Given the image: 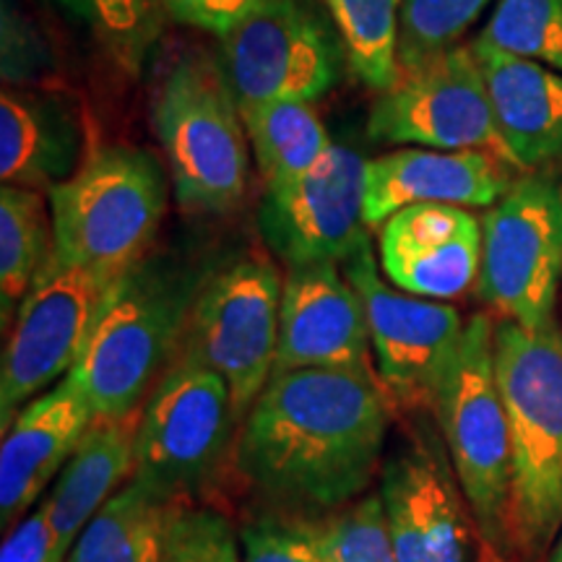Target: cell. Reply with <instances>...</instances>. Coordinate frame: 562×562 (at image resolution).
Instances as JSON below:
<instances>
[{
  "label": "cell",
  "mask_w": 562,
  "mask_h": 562,
  "mask_svg": "<svg viewBox=\"0 0 562 562\" xmlns=\"http://www.w3.org/2000/svg\"><path fill=\"white\" fill-rule=\"evenodd\" d=\"M389 404L378 372H273L243 419L237 472L277 510L307 518L339 510L381 469Z\"/></svg>",
  "instance_id": "1"
},
{
  "label": "cell",
  "mask_w": 562,
  "mask_h": 562,
  "mask_svg": "<svg viewBox=\"0 0 562 562\" xmlns=\"http://www.w3.org/2000/svg\"><path fill=\"white\" fill-rule=\"evenodd\" d=\"M209 273L180 258L146 256L115 279L79 362L68 372L87 393L94 417H128L144 409L180 355Z\"/></svg>",
  "instance_id": "2"
},
{
  "label": "cell",
  "mask_w": 562,
  "mask_h": 562,
  "mask_svg": "<svg viewBox=\"0 0 562 562\" xmlns=\"http://www.w3.org/2000/svg\"><path fill=\"white\" fill-rule=\"evenodd\" d=\"M495 372L510 425L508 552L539 562L562 529V328L501 318Z\"/></svg>",
  "instance_id": "3"
},
{
  "label": "cell",
  "mask_w": 562,
  "mask_h": 562,
  "mask_svg": "<svg viewBox=\"0 0 562 562\" xmlns=\"http://www.w3.org/2000/svg\"><path fill=\"white\" fill-rule=\"evenodd\" d=\"M47 199L55 261L117 279L149 256L167 209V172L151 151L110 144Z\"/></svg>",
  "instance_id": "4"
},
{
  "label": "cell",
  "mask_w": 562,
  "mask_h": 562,
  "mask_svg": "<svg viewBox=\"0 0 562 562\" xmlns=\"http://www.w3.org/2000/svg\"><path fill=\"white\" fill-rule=\"evenodd\" d=\"M151 123L182 209L220 216L240 206L250 140L220 63L201 53L175 60L154 97Z\"/></svg>",
  "instance_id": "5"
},
{
  "label": "cell",
  "mask_w": 562,
  "mask_h": 562,
  "mask_svg": "<svg viewBox=\"0 0 562 562\" xmlns=\"http://www.w3.org/2000/svg\"><path fill=\"white\" fill-rule=\"evenodd\" d=\"M432 414L482 544L508 560L513 446L495 372V323L487 315L467 323Z\"/></svg>",
  "instance_id": "6"
},
{
  "label": "cell",
  "mask_w": 562,
  "mask_h": 562,
  "mask_svg": "<svg viewBox=\"0 0 562 562\" xmlns=\"http://www.w3.org/2000/svg\"><path fill=\"white\" fill-rule=\"evenodd\" d=\"M284 277L266 252L250 250L211 271L193 302L180 355L227 381L237 422L277 370Z\"/></svg>",
  "instance_id": "7"
},
{
  "label": "cell",
  "mask_w": 562,
  "mask_h": 562,
  "mask_svg": "<svg viewBox=\"0 0 562 562\" xmlns=\"http://www.w3.org/2000/svg\"><path fill=\"white\" fill-rule=\"evenodd\" d=\"M240 110L300 100L318 102L349 66L328 13L311 0H263L220 37L216 53Z\"/></svg>",
  "instance_id": "8"
},
{
  "label": "cell",
  "mask_w": 562,
  "mask_h": 562,
  "mask_svg": "<svg viewBox=\"0 0 562 562\" xmlns=\"http://www.w3.org/2000/svg\"><path fill=\"white\" fill-rule=\"evenodd\" d=\"M237 417L220 372L178 355L140 409L133 480L172 503L220 472Z\"/></svg>",
  "instance_id": "9"
},
{
  "label": "cell",
  "mask_w": 562,
  "mask_h": 562,
  "mask_svg": "<svg viewBox=\"0 0 562 562\" xmlns=\"http://www.w3.org/2000/svg\"><path fill=\"white\" fill-rule=\"evenodd\" d=\"M562 279V186L552 175L513 180L482 224L480 297L526 328L554 321Z\"/></svg>",
  "instance_id": "10"
},
{
  "label": "cell",
  "mask_w": 562,
  "mask_h": 562,
  "mask_svg": "<svg viewBox=\"0 0 562 562\" xmlns=\"http://www.w3.org/2000/svg\"><path fill=\"white\" fill-rule=\"evenodd\" d=\"M341 266L362 297L375 370L389 398L404 412H432L467 323L446 302L389 284L368 237Z\"/></svg>",
  "instance_id": "11"
},
{
  "label": "cell",
  "mask_w": 562,
  "mask_h": 562,
  "mask_svg": "<svg viewBox=\"0 0 562 562\" xmlns=\"http://www.w3.org/2000/svg\"><path fill=\"white\" fill-rule=\"evenodd\" d=\"M112 284L115 277L50 256L9 328L0 364V430L74 370Z\"/></svg>",
  "instance_id": "12"
},
{
  "label": "cell",
  "mask_w": 562,
  "mask_h": 562,
  "mask_svg": "<svg viewBox=\"0 0 562 562\" xmlns=\"http://www.w3.org/2000/svg\"><path fill=\"white\" fill-rule=\"evenodd\" d=\"M368 131L383 144L476 149L508 161L472 45H456L417 68L402 70L396 83L372 102Z\"/></svg>",
  "instance_id": "13"
},
{
  "label": "cell",
  "mask_w": 562,
  "mask_h": 562,
  "mask_svg": "<svg viewBox=\"0 0 562 562\" xmlns=\"http://www.w3.org/2000/svg\"><path fill=\"white\" fill-rule=\"evenodd\" d=\"M368 159L334 144L313 170L266 186L258 229L273 256L290 266L344 263L368 237L364 222Z\"/></svg>",
  "instance_id": "14"
},
{
  "label": "cell",
  "mask_w": 562,
  "mask_h": 562,
  "mask_svg": "<svg viewBox=\"0 0 562 562\" xmlns=\"http://www.w3.org/2000/svg\"><path fill=\"white\" fill-rule=\"evenodd\" d=\"M378 495L398 562H472L476 524L432 432L391 453Z\"/></svg>",
  "instance_id": "15"
},
{
  "label": "cell",
  "mask_w": 562,
  "mask_h": 562,
  "mask_svg": "<svg viewBox=\"0 0 562 562\" xmlns=\"http://www.w3.org/2000/svg\"><path fill=\"white\" fill-rule=\"evenodd\" d=\"M341 263L290 266L279 315L277 370H362L370 362V328L362 297Z\"/></svg>",
  "instance_id": "16"
},
{
  "label": "cell",
  "mask_w": 562,
  "mask_h": 562,
  "mask_svg": "<svg viewBox=\"0 0 562 562\" xmlns=\"http://www.w3.org/2000/svg\"><path fill=\"white\" fill-rule=\"evenodd\" d=\"M94 419L87 393L66 375L16 414L0 446V526L13 529L66 467Z\"/></svg>",
  "instance_id": "17"
},
{
  "label": "cell",
  "mask_w": 562,
  "mask_h": 562,
  "mask_svg": "<svg viewBox=\"0 0 562 562\" xmlns=\"http://www.w3.org/2000/svg\"><path fill=\"white\" fill-rule=\"evenodd\" d=\"M508 161L490 151L406 149L368 159L364 222L381 227L396 211L414 203L495 206L513 186Z\"/></svg>",
  "instance_id": "18"
},
{
  "label": "cell",
  "mask_w": 562,
  "mask_h": 562,
  "mask_svg": "<svg viewBox=\"0 0 562 562\" xmlns=\"http://www.w3.org/2000/svg\"><path fill=\"white\" fill-rule=\"evenodd\" d=\"M79 102L42 87H3L0 94V178L3 186L50 191L74 178L89 157Z\"/></svg>",
  "instance_id": "19"
},
{
  "label": "cell",
  "mask_w": 562,
  "mask_h": 562,
  "mask_svg": "<svg viewBox=\"0 0 562 562\" xmlns=\"http://www.w3.org/2000/svg\"><path fill=\"white\" fill-rule=\"evenodd\" d=\"M505 159L533 170L562 159V74L474 40Z\"/></svg>",
  "instance_id": "20"
},
{
  "label": "cell",
  "mask_w": 562,
  "mask_h": 562,
  "mask_svg": "<svg viewBox=\"0 0 562 562\" xmlns=\"http://www.w3.org/2000/svg\"><path fill=\"white\" fill-rule=\"evenodd\" d=\"M138 422L140 412L91 419L45 501L55 533L53 562L68 560L91 518L133 476Z\"/></svg>",
  "instance_id": "21"
},
{
  "label": "cell",
  "mask_w": 562,
  "mask_h": 562,
  "mask_svg": "<svg viewBox=\"0 0 562 562\" xmlns=\"http://www.w3.org/2000/svg\"><path fill=\"white\" fill-rule=\"evenodd\" d=\"M178 505L131 476L91 518L66 562H159Z\"/></svg>",
  "instance_id": "22"
},
{
  "label": "cell",
  "mask_w": 562,
  "mask_h": 562,
  "mask_svg": "<svg viewBox=\"0 0 562 562\" xmlns=\"http://www.w3.org/2000/svg\"><path fill=\"white\" fill-rule=\"evenodd\" d=\"M55 248L53 214L40 191L21 186L0 188V318L9 331L34 279Z\"/></svg>",
  "instance_id": "23"
},
{
  "label": "cell",
  "mask_w": 562,
  "mask_h": 562,
  "mask_svg": "<svg viewBox=\"0 0 562 562\" xmlns=\"http://www.w3.org/2000/svg\"><path fill=\"white\" fill-rule=\"evenodd\" d=\"M240 112L266 186L313 170L336 144L313 102L281 100Z\"/></svg>",
  "instance_id": "24"
},
{
  "label": "cell",
  "mask_w": 562,
  "mask_h": 562,
  "mask_svg": "<svg viewBox=\"0 0 562 562\" xmlns=\"http://www.w3.org/2000/svg\"><path fill=\"white\" fill-rule=\"evenodd\" d=\"M334 21L349 68L372 91L391 89L398 79V3L402 0H318Z\"/></svg>",
  "instance_id": "25"
},
{
  "label": "cell",
  "mask_w": 562,
  "mask_h": 562,
  "mask_svg": "<svg viewBox=\"0 0 562 562\" xmlns=\"http://www.w3.org/2000/svg\"><path fill=\"white\" fill-rule=\"evenodd\" d=\"M125 74L146 66L161 32L159 0H58Z\"/></svg>",
  "instance_id": "26"
},
{
  "label": "cell",
  "mask_w": 562,
  "mask_h": 562,
  "mask_svg": "<svg viewBox=\"0 0 562 562\" xmlns=\"http://www.w3.org/2000/svg\"><path fill=\"white\" fill-rule=\"evenodd\" d=\"M492 0H402L398 3V74L461 45Z\"/></svg>",
  "instance_id": "27"
},
{
  "label": "cell",
  "mask_w": 562,
  "mask_h": 562,
  "mask_svg": "<svg viewBox=\"0 0 562 562\" xmlns=\"http://www.w3.org/2000/svg\"><path fill=\"white\" fill-rule=\"evenodd\" d=\"M476 40L562 74V0H497Z\"/></svg>",
  "instance_id": "28"
},
{
  "label": "cell",
  "mask_w": 562,
  "mask_h": 562,
  "mask_svg": "<svg viewBox=\"0 0 562 562\" xmlns=\"http://www.w3.org/2000/svg\"><path fill=\"white\" fill-rule=\"evenodd\" d=\"M381 269L398 290L425 300H453L480 279L482 229L469 232L438 250L381 263Z\"/></svg>",
  "instance_id": "29"
},
{
  "label": "cell",
  "mask_w": 562,
  "mask_h": 562,
  "mask_svg": "<svg viewBox=\"0 0 562 562\" xmlns=\"http://www.w3.org/2000/svg\"><path fill=\"white\" fill-rule=\"evenodd\" d=\"M313 529L328 562H398L383 501L375 492L313 518Z\"/></svg>",
  "instance_id": "30"
},
{
  "label": "cell",
  "mask_w": 562,
  "mask_h": 562,
  "mask_svg": "<svg viewBox=\"0 0 562 562\" xmlns=\"http://www.w3.org/2000/svg\"><path fill=\"white\" fill-rule=\"evenodd\" d=\"M474 229H482V224L463 206L414 203L381 224V237H378L381 263L438 250Z\"/></svg>",
  "instance_id": "31"
},
{
  "label": "cell",
  "mask_w": 562,
  "mask_h": 562,
  "mask_svg": "<svg viewBox=\"0 0 562 562\" xmlns=\"http://www.w3.org/2000/svg\"><path fill=\"white\" fill-rule=\"evenodd\" d=\"M240 537L227 516L180 503L165 531L159 562H243Z\"/></svg>",
  "instance_id": "32"
},
{
  "label": "cell",
  "mask_w": 562,
  "mask_h": 562,
  "mask_svg": "<svg viewBox=\"0 0 562 562\" xmlns=\"http://www.w3.org/2000/svg\"><path fill=\"white\" fill-rule=\"evenodd\" d=\"M243 562H328L315 537L313 518L271 510L240 529Z\"/></svg>",
  "instance_id": "33"
},
{
  "label": "cell",
  "mask_w": 562,
  "mask_h": 562,
  "mask_svg": "<svg viewBox=\"0 0 562 562\" xmlns=\"http://www.w3.org/2000/svg\"><path fill=\"white\" fill-rule=\"evenodd\" d=\"M0 76L5 87H37L53 70V53L47 42L19 9L16 0H3L0 21Z\"/></svg>",
  "instance_id": "34"
},
{
  "label": "cell",
  "mask_w": 562,
  "mask_h": 562,
  "mask_svg": "<svg viewBox=\"0 0 562 562\" xmlns=\"http://www.w3.org/2000/svg\"><path fill=\"white\" fill-rule=\"evenodd\" d=\"M261 3L263 0H159L165 19L216 37L240 24Z\"/></svg>",
  "instance_id": "35"
},
{
  "label": "cell",
  "mask_w": 562,
  "mask_h": 562,
  "mask_svg": "<svg viewBox=\"0 0 562 562\" xmlns=\"http://www.w3.org/2000/svg\"><path fill=\"white\" fill-rule=\"evenodd\" d=\"M55 533L47 503L40 501L13 529L0 547V562H53Z\"/></svg>",
  "instance_id": "36"
},
{
  "label": "cell",
  "mask_w": 562,
  "mask_h": 562,
  "mask_svg": "<svg viewBox=\"0 0 562 562\" xmlns=\"http://www.w3.org/2000/svg\"><path fill=\"white\" fill-rule=\"evenodd\" d=\"M544 562H562V529L558 533V539H554V547L550 550V554H547Z\"/></svg>",
  "instance_id": "37"
}]
</instances>
